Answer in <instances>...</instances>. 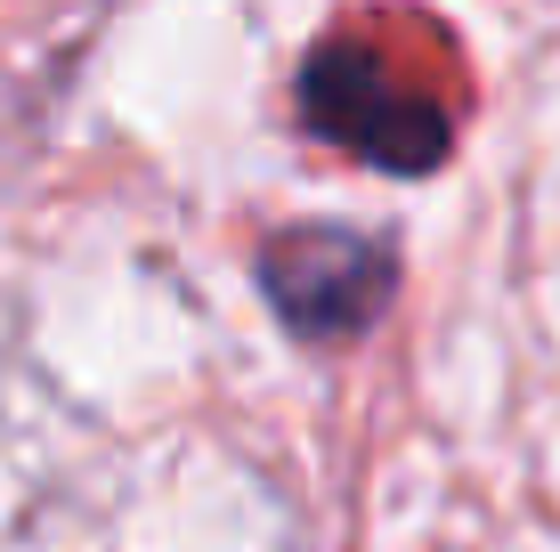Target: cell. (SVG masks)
<instances>
[{"label":"cell","mask_w":560,"mask_h":552,"mask_svg":"<svg viewBox=\"0 0 560 552\" xmlns=\"http://www.w3.org/2000/svg\"><path fill=\"white\" fill-rule=\"evenodd\" d=\"M253 277H260V301L277 309V326L308 350L365 341L398 301V252L382 236H358V227H334V220L277 227L260 244Z\"/></svg>","instance_id":"7a4b0ae2"},{"label":"cell","mask_w":560,"mask_h":552,"mask_svg":"<svg viewBox=\"0 0 560 552\" xmlns=\"http://www.w3.org/2000/svg\"><path fill=\"white\" fill-rule=\"evenodd\" d=\"M301 122L317 139H334L341 155L398 171V179H422L455 155V106L439 98L431 82L390 57L374 33H325L317 49L301 57Z\"/></svg>","instance_id":"6da1fadb"}]
</instances>
